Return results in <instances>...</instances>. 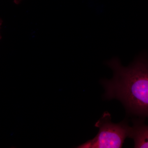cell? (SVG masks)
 <instances>
[{
    "instance_id": "1",
    "label": "cell",
    "mask_w": 148,
    "mask_h": 148,
    "mask_svg": "<svg viewBox=\"0 0 148 148\" xmlns=\"http://www.w3.org/2000/svg\"><path fill=\"white\" fill-rule=\"evenodd\" d=\"M113 72L110 79L102 81L106 99L121 102L129 114L148 118V58L141 55L127 67L117 58L108 61Z\"/></svg>"
},
{
    "instance_id": "4",
    "label": "cell",
    "mask_w": 148,
    "mask_h": 148,
    "mask_svg": "<svg viewBox=\"0 0 148 148\" xmlns=\"http://www.w3.org/2000/svg\"><path fill=\"white\" fill-rule=\"evenodd\" d=\"M3 24V20L1 18H0V29H1V27L2 25ZM2 37L1 36V34H0V39H1V38Z\"/></svg>"
},
{
    "instance_id": "5",
    "label": "cell",
    "mask_w": 148,
    "mask_h": 148,
    "mask_svg": "<svg viewBox=\"0 0 148 148\" xmlns=\"http://www.w3.org/2000/svg\"><path fill=\"white\" fill-rule=\"evenodd\" d=\"M21 0H14V3L16 4L19 3L21 2Z\"/></svg>"
},
{
    "instance_id": "2",
    "label": "cell",
    "mask_w": 148,
    "mask_h": 148,
    "mask_svg": "<svg viewBox=\"0 0 148 148\" xmlns=\"http://www.w3.org/2000/svg\"><path fill=\"white\" fill-rule=\"evenodd\" d=\"M99 131L95 138L78 146L79 148H120L130 138L132 127L124 122L115 123L110 114L106 112L95 124Z\"/></svg>"
},
{
    "instance_id": "3",
    "label": "cell",
    "mask_w": 148,
    "mask_h": 148,
    "mask_svg": "<svg viewBox=\"0 0 148 148\" xmlns=\"http://www.w3.org/2000/svg\"><path fill=\"white\" fill-rule=\"evenodd\" d=\"M143 120L141 119L133 121L130 138L134 141L135 148H148V125Z\"/></svg>"
}]
</instances>
